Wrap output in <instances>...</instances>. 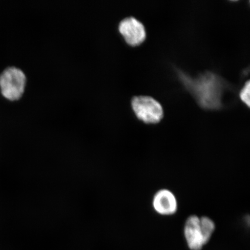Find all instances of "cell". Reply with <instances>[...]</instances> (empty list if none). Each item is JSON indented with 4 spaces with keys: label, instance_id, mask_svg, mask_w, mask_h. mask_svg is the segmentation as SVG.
<instances>
[{
    "label": "cell",
    "instance_id": "obj_2",
    "mask_svg": "<svg viewBox=\"0 0 250 250\" xmlns=\"http://www.w3.org/2000/svg\"><path fill=\"white\" fill-rule=\"evenodd\" d=\"M26 83V75L20 68L16 67H8L0 75L1 93L10 101H17L21 98Z\"/></svg>",
    "mask_w": 250,
    "mask_h": 250
},
{
    "label": "cell",
    "instance_id": "obj_7",
    "mask_svg": "<svg viewBox=\"0 0 250 250\" xmlns=\"http://www.w3.org/2000/svg\"><path fill=\"white\" fill-rule=\"evenodd\" d=\"M201 228L204 234L205 239L206 243L210 240L212 233L215 230V226L214 221L208 217H202L200 218Z\"/></svg>",
    "mask_w": 250,
    "mask_h": 250
},
{
    "label": "cell",
    "instance_id": "obj_3",
    "mask_svg": "<svg viewBox=\"0 0 250 250\" xmlns=\"http://www.w3.org/2000/svg\"><path fill=\"white\" fill-rule=\"evenodd\" d=\"M132 106L137 118L146 124H157L163 118V108L160 103L151 97H134Z\"/></svg>",
    "mask_w": 250,
    "mask_h": 250
},
{
    "label": "cell",
    "instance_id": "obj_1",
    "mask_svg": "<svg viewBox=\"0 0 250 250\" xmlns=\"http://www.w3.org/2000/svg\"><path fill=\"white\" fill-rule=\"evenodd\" d=\"M177 73L181 82L202 107L218 109L223 107V96L227 85L218 75L206 72L192 77L181 70H178Z\"/></svg>",
    "mask_w": 250,
    "mask_h": 250
},
{
    "label": "cell",
    "instance_id": "obj_6",
    "mask_svg": "<svg viewBox=\"0 0 250 250\" xmlns=\"http://www.w3.org/2000/svg\"><path fill=\"white\" fill-rule=\"evenodd\" d=\"M153 208L157 213L162 215H171L177 212L178 203L176 196L168 189H161L153 198Z\"/></svg>",
    "mask_w": 250,
    "mask_h": 250
},
{
    "label": "cell",
    "instance_id": "obj_8",
    "mask_svg": "<svg viewBox=\"0 0 250 250\" xmlns=\"http://www.w3.org/2000/svg\"><path fill=\"white\" fill-rule=\"evenodd\" d=\"M240 98L241 101L250 107V81H247L245 85L242 87L240 91Z\"/></svg>",
    "mask_w": 250,
    "mask_h": 250
},
{
    "label": "cell",
    "instance_id": "obj_4",
    "mask_svg": "<svg viewBox=\"0 0 250 250\" xmlns=\"http://www.w3.org/2000/svg\"><path fill=\"white\" fill-rule=\"evenodd\" d=\"M119 31L128 44L136 46L145 42L146 31L142 22L134 17L124 19L119 24Z\"/></svg>",
    "mask_w": 250,
    "mask_h": 250
},
{
    "label": "cell",
    "instance_id": "obj_5",
    "mask_svg": "<svg viewBox=\"0 0 250 250\" xmlns=\"http://www.w3.org/2000/svg\"><path fill=\"white\" fill-rule=\"evenodd\" d=\"M184 234L190 250H201L206 244L200 218L196 215H191L188 218L184 227Z\"/></svg>",
    "mask_w": 250,
    "mask_h": 250
}]
</instances>
